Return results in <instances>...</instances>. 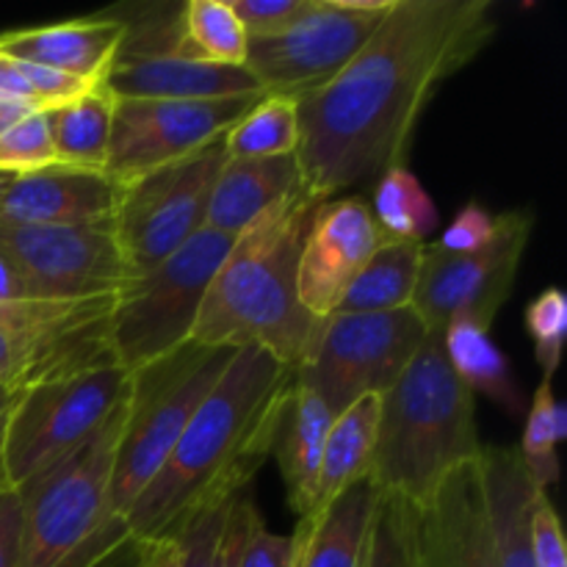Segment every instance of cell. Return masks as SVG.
<instances>
[{"mask_svg":"<svg viewBox=\"0 0 567 567\" xmlns=\"http://www.w3.org/2000/svg\"><path fill=\"white\" fill-rule=\"evenodd\" d=\"M493 0H393L360 53L297 100L299 183L319 203L404 166L437 86L496 37Z\"/></svg>","mask_w":567,"mask_h":567,"instance_id":"cell-1","label":"cell"},{"mask_svg":"<svg viewBox=\"0 0 567 567\" xmlns=\"http://www.w3.org/2000/svg\"><path fill=\"white\" fill-rule=\"evenodd\" d=\"M293 369L258 347L236 349L166 463L122 518L138 543L175 540L210 507L249 491L275 449Z\"/></svg>","mask_w":567,"mask_h":567,"instance_id":"cell-2","label":"cell"},{"mask_svg":"<svg viewBox=\"0 0 567 567\" xmlns=\"http://www.w3.org/2000/svg\"><path fill=\"white\" fill-rule=\"evenodd\" d=\"M319 205L299 186L233 238L205 291L194 343L258 347L277 363L297 369L316 327L297 293L299 252Z\"/></svg>","mask_w":567,"mask_h":567,"instance_id":"cell-3","label":"cell"},{"mask_svg":"<svg viewBox=\"0 0 567 567\" xmlns=\"http://www.w3.org/2000/svg\"><path fill=\"white\" fill-rule=\"evenodd\" d=\"M476 396L460 382L430 332L391 391L380 396V426L369 482L385 496L421 507L449 474L482 457Z\"/></svg>","mask_w":567,"mask_h":567,"instance_id":"cell-4","label":"cell"},{"mask_svg":"<svg viewBox=\"0 0 567 567\" xmlns=\"http://www.w3.org/2000/svg\"><path fill=\"white\" fill-rule=\"evenodd\" d=\"M120 424L122 408L86 446L17 487L22 502L17 567H94L127 540L125 526L109 518Z\"/></svg>","mask_w":567,"mask_h":567,"instance_id":"cell-5","label":"cell"},{"mask_svg":"<svg viewBox=\"0 0 567 567\" xmlns=\"http://www.w3.org/2000/svg\"><path fill=\"white\" fill-rule=\"evenodd\" d=\"M233 354L236 349L188 341L127 374L109 491L111 520L122 524L133 502L153 482Z\"/></svg>","mask_w":567,"mask_h":567,"instance_id":"cell-6","label":"cell"},{"mask_svg":"<svg viewBox=\"0 0 567 567\" xmlns=\"http://www.w3.org/2000/svg\"><path fill=\"white\" fill-rule=\"evenodd\" d=\"M230 247V236L203 227L169 258L120 282L111 297L109 341L125 374L192 341L205 291Z\"/></svg>","mask_w":567,"mask_h":567,"instance_id":"cell-7","label":"cell"},{"mask_svg":"<svg viewBox=\"0 0 567 567\" xmlns=\"http://www.w3.org/2000/svg\"><path fill=\"white\" fill-rule=\"evenodd\" d=\"M430 330L413 308L332 313L316 321L293 380L341 415L365 396H382L402 377Z\"/></svg>","mask_w":567,"mask_h":567,"instance_id":"cell-8","label":"cell"},{"mask_svg":"<svg viewBox=\"0 0 567 567\" xmlns=\"http://www.w3.org/2000/svg\"><path fill=\"white\" fill-rule=\"evenodd\" d=\"M125 393L127 374L120 365L39 382L17 393L0 443L3 480L20 487L86 446L120 413Z\"/></svg>","mask_w":567,"mask_h":567,"instance_id":"cell-9","label":"cell"},{"mask_svg":"<svg viewBox=\"0 0 567 567\" xmlns=\"http://www.w3.org/2000/svg\"><path fill=\"white\" fill-rule=\"evenodd\" d=\"M225 161L221 136L188 158L122 183L111 233L125 264V277L161 264L203 230L210 192Z\"/></svg>","mask_w":567,"mask_h":567,"instance_id":"cell-10","label":"cell"},{"mask_svg":"<svg viewBox=\"0 0 567 567\" xmlns=\"http://www.w3.org/2000/svg\"><path fill=\"white\" fill-rule=\"evenodd\" d=\"M393 0H310L275 37L249 39L247 70L264 94L302 100L360 53Z\"/></svg>","mask_w":567,"mask_h":567,"instance_id":"cell-11","label":"cell"},{"mask_svg":"<svg viewBox=\"0 0 567 567\" xmlns=\"http://www.w3.org/2000/svg\"><path fill=\"white\" fill-rule=\"evenodd\" d=\"M532 227L535 214L529 208H513L498 214L496 238L480 252L457 255L426 244L410 305L426 330L443 336L452 321H471L491 330L518 280Z\"/></svg>","mask_w":567,"mask_h":567,"instance_id":"cell-12","label":"cell"},{"mask_svg":"<svg viewBox=\"0 0 567 567\" xmlns=\"http://www.w3.org/2000/svg\"><path fill=\"white\" fill-rule=\"evenodd\" d=\"M266 94L221 100H114L105 175L122 186L199 153Z\"/></svg>","mask_w":567,"mask_h":567,"instance_id":"cell-13","label":"cell"},{"mask_svg":"<svg viewBox=\"0 0 567 567\" xmlns=\"http://www.w3.org/2000/svg\"><path fill=\"white\" fill-rule=\"evenodd\" d=\"M0 258L17 271L28 299L111 297L125 280L111 225H0Z\"/></svg>","mask_w":567,"mask_h":567,"instance_id":"cell-14","label":"cell"},{"mask_svg":"<svg viewBox=\"0 0 567 567\" xmlns=\"http://www.w3.org/2000/svg\"><path fill=\"white\" fill-rule=\"evenodd\" d=\"M385 241L365 199L332 197L316 208L297 271L299 302L310 319L336 313L354 277Z\"/></svg>","mask_w":567,"mask_h":567,"instance_id":"cell-15","label":"cell"},{"mask_svg":"<svg viewBox=\"0 0 567 567\" xmlns=\"http://www.w3.org/2000/svg\"><path fill=\"white\" fill-rule=\"evenodd\" d=\"M415 557L419 567H498L480 463L449 474L415 507Z\"/></svg>","mask_w":567,"mask_h":567,"instance_id":"cell-16","label":"cell"},{"mask_svg":"<svg viewBox=\"0 0 567 567\" xmlns=\"http://www.w3.org/2000/svg\"><path fill=\"white\" fill-rule=\"evenodd\" d=\"M116 192L120 186L105 172L64 164L11 175L0 199V225H111Z\"/></svg>","mask_w":567,"mask_h":567,"instance_id":"cell-17","label":"cell"},{"mask_svg":"<svg viewBox=\"0 0 567 567\" xmlns=\"http://www.w3.org/2000/svg\"><path fill=\"white\" fill-rule=\"evenodd\" d=\"M103 89L114 100H221L264 94L247 66H219L177 53L114 59Z\"/></svg>","mask_w":567,"mask_h":567,"instance_id":"cell-18","label":"cell"},{"mask_svg":"<svg viewBox=\"0 0 567 567\" xmlns=\"http://www.w3.org/2000/svg\"><path fill=\"white\" fill-rule=\"evenodd\" d=\"M122 39L125 22L120 14H94L0 33V55L48 66L81 81L103 83L105 72L120 53Z\"/></svg>","mask_w":567,"mask_h":567,"instance_id":"cell-19","label":"cell"},{"mask_svg":"<svg viewBox=\"0 0 567 567\" xmlns=\"http://www.w3.org/2000/svg\"><path fill=\"white\" fill-rule=\"evenodd\" d=\"M299 183L297 155L286 158H227L210 192L205 227L221 236H241L266 210L293 194Z\"/></svg>","mask_w":567,"mask_h":567,"instance_id":"cell-20","label":"cell"},{"mask_svg":"<svg viewBox=\"0 0 567 567\" xmlns=\"http://www.w3.org/2000/svg\"><path fill=\"white\" fill-rule=\"evenodd\" d=\"M332 421L336 415L330 413V408L313 391L293 380L277 426L271 457L277 460L286 498L299 518H310L313 513L316 480H319L321 454Z\"/></svg>","mask_w":567,"mask_h":567,"instance_id":"cell-21","label":"cell"},{"mask_svg":"<svg viewBox=\"0 0 567 567\" xmlns=\"http://www.w3.org/2000/svg\"><path fill=\"white\" fill-rule=\"evenodd\" d=\"M480 474L498 567H537L529 532L537 491L520 465L518 449L485 446L480 457Z\"/></svg>","mask_w":567,"mask_h":567,"instance_id":"cell-22","label":"cell"},{"mask_svg":"<svg viewBox=\"0 0 567 567\" xmlns=\"http://www.w3.org/2000/svg\"><path fill=\"white\" fill-rule=\"evenodd\" d=\"M377 426H380V396L360 399L336 415L321 454L310 518H319L343 491L369 480L377 449Z\"/></svg>","mask_w":567,"mask_h":567,"instance_id":"cell-23","label":"cell"},{"mask_svg":"<svg viewBox=\"0 0 567 567\" xmlns=\"http://www.w3.org/2000/svg\"><path fill=\"white\" fill-rule=\"evenodd\" d=\"M380 491L369 480L343 491L319 518H310L299 567H363Z\"/></svg>","mask_w":567,"mask_h":567,"instance_id":"cell-24","label":"cell"},{"mask_svg":"<svg viewBox=\"0 0 567 567\" xmlns=\"http://www.w3.org/2000/svg\"><path fill=\"white\" fill-rule=\"evenodd\" d=\"M443 352L449 365L474 396H487L513 419L524 415V393L513 363L493 343L491 330L471 321H452L443 330Z\"/></svg>","mask_w":567,"mask_h":567,"instance_id":"cell-25","label":"cell"},{"mask_svg":"<svg viewBox=\"0 0 567 567\" xmlns=\"http://www.w3.org/2000/svg\"><path fill=\"white\" fill-rule=\"evenodd\" d=\"M424 241L388 238L360 269L336 313H388L413 305L419 286Z\"/></svg>","mask_w":567,"mask_h":567,"instance_id":"cell-26","label":"cell"},{"mask_svg":"<svg viewBox=\"0 0 567 567\" xmlns=\"http://www.w3.org/2000/svg\"><path fill=\"white\" fill-rule=\"evenodd\" d=\"M55 161L78 169L105 172L111 147V122H114V97L100 86L75 100L44 109Z\"/></svg>","mask_w":567,"mask_h":567,"instance_id":"cell-27","label":"cell"},{"mask_svg":"<svg viewBox=\"0 0 567 567\" xmlns=\"http://www.w3.org/2000/svg\"><path fill=\"white\" fill-rule=\"evenodd\" d=\"M249 37L227 0H188L181 9V55L219 66L247 64Z\"/></svg>","mask_w":567,"mask_h":567,"instance_id":"cell-28","label":"cell"},{"mask_svg":"<svg viewBox=\"0 0 567 567\" xmlns=\"http://www.w3.org/2000/svg\"><path fill=\"white\" fill-rule=\"evenodd\" d=\"M369 208L388 238L426 244L441 225L435 203L408 166H393L377 177Z\"/></svg>","mask_w":567,"mask_h":567,"instance_id":"cell-29","label":"cell"},{"mask_svg":"<svg viewBox=\"0 0 567 567\" xmlns=\"http://www.w3.org/2000/svg\"><path fill=\"white\" fill-rule=\"evenodd\" d=\"M299 147L297 100L266 94L225 133L227 158H286Z\"/></svg>","mask_w":567,"mask_h":567,"instance_id":"cell-30","label":"cell"},{"mask_svg":"<svg viewBox=\"0 0 567 567\" xmlns=\"http://www.w3.org/2000/svg\"><path fill=\"white\" fill-rule=\"evenodd\" d=\"M567 437V410L554 396V380H540L529 410H526L524 437H520L518 457L535 491L546 493V487L559 482V454L557 446Z\"/></svg>","mask_w":567,"mask_h":567,"instance_id":"cell-31","label":"cell"},{"mask_svg":"<svg viewBox=\"0 0 567 567\" xmlns=\"http://www.w3.org/2000/svg\"><path fill=\"white\" fill-rule=\"evenodd\" d=\"M363 567H419L413 504L380 493Z\"/></svg>","mask_w":567,"mask_h":567,"instance_id":"cell-32","label":"cell"},{"mask_svg":"<svg viewBox=\"0 0 567 567\" xmlns=\"http://www.w3.org/2000/svg\"><path fill=\"white\" fill-rule=\"evenodd\" d=\"M53 164L59 161L44 109L28 111L0 131V175H25Z\"/></svg>","mask_w":567,"mask_h":567,"instance_id":"cell-33","label":"cell"},{"mask_svg":"<svg viewBox=\"0 0 567 567\" xmlns=\"http://www.w3.org/2000/svg\"><path fill=\"white\" fill-rule=\"evenodd\" d=\"M526 332L535 343V358L543 380H554L563 360L567 338V297L563 288L551 286L526 305Z\"/></svg>","mask_w":567,"mask_h":567,"instance_id":"cell-34","label":"cell"},{"mask_svg":"<svg viewBox=\"0 0 567 567\" xmlns=\"http://www.w3.org/2000/svg\"><path fill=\"white\" fill-rule=\"evenodd\" d=\"M305 543V520L299 518L293 535H275L266 529L264 515L252 524L247 546L241 554V567H297L299 551Z\"/></svg>","mask_w":567,"mask_h":567,"instance_id":"cell-35","label":"cell"},{"mask_svg":"<svg viewBox=\"0 0 567 567\" xmlns=\"http://www.w3.org/2000/svg\"><path fill=\"white\" fill-rule=\"evenodd\" d=\"M496 227H498V214H491L482 203L471 199L452 221L443 230L441 241L437 247L446 249V252H457V255H471L485 249L487 244L496 238Z\"/></svg>","mask_w":567,"mask_h":567,"instance_id":"cell-36","label":"cell"},{"mask_svg":"<svg viewBox=\"0 0 567 567\" xmlns=\"http://www.w3.org/2000/svg\"><path fill=\"white\" fill-rule=\"evenodd\" d=\"M308 3L310 0H230L249 39L275 37V33L286 31L308 9Z\"/></svg>","mask_w":567,"mask_h":567,"instance_id":"cell-37","label":"cell"},{"mask_svg":"<svg viewBox=\"0 0 567 567\" xmlns=\"http://www.w3.org/2000/svg\"><path fill=\"white\" fill-rule=\"evenodd\" d=\"M529 532H532V554H535L537 567H567L563 524H559V515L557 509H554L548 493L537 491L535 504H532Z\"/></svg>","mask_w":567,"mask_h":567,"instance_id":"cell-38","label":"cell"},{"mask_svg":"<svg viewBox=\"0 0 567 567\" xmlns=\"http://www.w3.org/2000/svg\"><path fill=\"white\" fill-rule=\"evenodd\" d=\"M258 515L260 513L258 507H255L252 493L249 491H244L241 496L233 498L210 567H241L244 546H247V537L249 532H252V524L258 520Z\"/></svg>","mask_w":567,"mask_h":567,"instance_id":"cell-39","label":"cell"},{"mask_svg":"<svg viewBox=\"0 0 567 567\" xmlns=\"http://www.w3.org/2000/svg\"><path fill=\"white\" fill-rule=\"evenodd\" d=\"M22 540V502L0 471V567H17Z\"/></svg>","mask_w":567,"mask_h":567,"instance_id":"cell-40","label":"cell"},{"mask_svg":"<svg viewBox=\"0 0 567 567\" xmlns=\"http://www.w3.org/2000/svg\"><path fill=\"white\" fill-rule=\"evenodd\" d=\"M131 567H181V548H177V540L142 543Z\"/></svg>","mask_w":567,"mask_h":567,"instance_id":"cell-41","label":"cell"},{"mask_svg":"<svg viewBox=\"0 0 567 567\" xmlns=\"http://www.w3.org/2000/svg\"><path fill=\"white\" fill-rule=\"evenodd\" d=\"M17 299H28L25 286L20 282L17 271L0 258V308H3V305L17 302Z\"/></svg>","mask_w":567,"mask_h":567,"instance_id":"cell-42","label":"cell"},{"mask_svg":"<svg viewBox=\"0 0 567 567\" xmlns=\"http://www.w3.org/2000/svg\"><path fill=\"white\" fill-rule=\"evenodd\" d=\"M28 111H33L31 105H17V103H0V131H6V127L11 125V122L20 120L22 114H28Z\"/></svg>","mask_w":567,"mask_h":567,"instance_id":"cell-43","label":"cell"},{"mask_svg":"<svg viewBox=\"0 0 567 567\" xmlns=\"http://www.w3.org/2000/svg\"><path fill=\"white\" fill-rule=\"evenodd\" d=\"M14 391H9V388L0 385V443H3V430H6V421H9V413H11V404H14Z\"/></svg>","mask_w":567,"mask_h":567,"instance_id":"cell-44","label":"cell"},{"mask_svg":"<svg viewBox=\"0 0 567 567\" xmlns=\"http://www.w3.org/2000/svg\"><path fill=\"white\" fill-rule=\"evenodd\" d=\"M9 181H11V175H0V199H3L6 186H9Z\"/></svg>","mask_w":567,"mask_h":567,"instance_id":"cell-45","label":"cell"},{"mask_svg":"<svg viewBox=\"0 0 567 567\" xmlns=\"http://www.w3.org/2000/svg\"><path fill=\"white\" fill-rule=\"evenodd\" d=\"M305 520V540H308V532H310V518H302ZM305 548V543H302ZM299 559H302V551H299ZM299 559H297V567H299Z\"/></svg>","mask_w":567,"mask_h":567,"instance_id":"cell-46","label":"cell"}]
</instances>
